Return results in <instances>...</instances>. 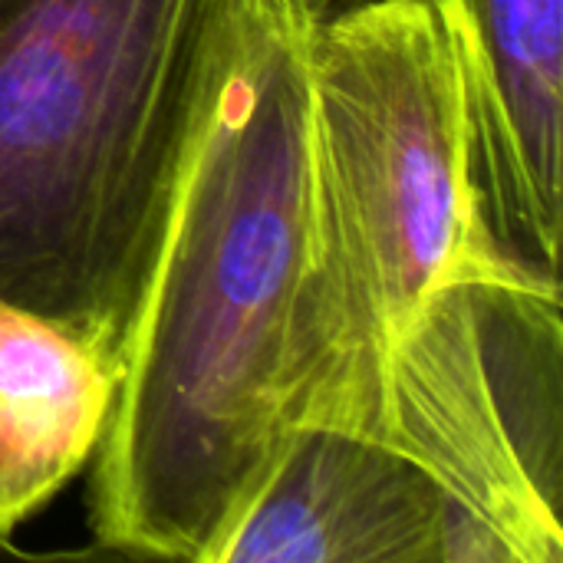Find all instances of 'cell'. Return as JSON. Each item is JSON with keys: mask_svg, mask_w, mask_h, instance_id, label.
Listing matches in <instances>:
<instances>
[{"mask_svg": "<svg viewBox=\"0 0 563 563\" xmlns=\"http://www.w3.org/2000/svg\"><path fill=\"white\" fill-rule=\"evenodd\" d=\"M445 492L402 452L303 429L218 563H452Z\"/></svg>", "mask_w": 563, "mask_h": 563, "instance_id": "obj_6", "label": "cell"}, {"mask_svg": "<svg viewBox=\"0 0 563 563\" xmlns=\"http://www.w3.org/2000/svg\"><path fill=\"white\" fill-rule=\"evenodd\" d=\"M119 376V353L0 300V541L89 468Z\"/></svg>", "mask_w": 563, "mask_h": 563, "instance_id": "obj_7", "label": "cell"}, {"mask_svg": "<svg viewBox=\"0 0 563 563\" xmlns=\"http://www.w3.org/2000/svg\"><path fill=\"white\" fill-rule=\"evenodd\" d=\"M238 0H0V300L122 356Z\"/></svg>", "mask_w": 563, "mask_h": 563, "instance_id": "obj_2", "label": "cell"}, {"mask_svg": "<svg viewBox=\"0 0 563 563\" xmlns=\"http://www.w3.org/2000/svg\"><path fill=\"white\" fill-rule=\"evenodd\" d=\"M310 92L323 201V383L310 429L383 442L396 340L488 234L445 13L432 0L323 7Z\"/></svg>", "mask_w": 563, "mask_h": 563, "instance_id": "obj_3", "label": "cell"}, {"mask_svg": "<svg viewBox=\"0 0 563 563\" xmlns=\"http://www.w3.org/2000/svg\"><path fill=\"white\" fill-rule=\"evenodd\" d=\"M472 188L501 251L561 277L563 0H455Z\"/></svg>", "mask_w": 563, "mask_h": 563, "instance_id": "obj_5", "label": "cell"}, {"mask_svg": "<svg viewBox=\"0 0 563 563\" xmlns=\"http://www.w3.org/2000/svg\"><path fill=\"white\" fill-rule=\"evenodd\" d=\"M327 0H238L89 462L86 525L132 561L218 563L323 383L310 40Z\"/></svg>", "mask_w": 563, "mask_h": 563, "instance_id": "obj_1", "label": "cell"}, {"mask_svg": "<svg viewBox=\"0 0 563 563\" xmlns=\"http://www.w3.org/2000/svg\"><path fill=\"white\" fill-rule=\"evenodd\" d=\"M442 13H445V20H449V13H452V7H455V0H432Z\"/></svg>", "mask_w": 563, "mask_h": 563, "instance_id": "obj_8", "label": "cell"}, {"mask_svg": "<svg viewBox=\"0 0 563 563\" xmlns=\"http://www.w3.org/2000/svg\"><path fill=\"white\" fill-rule=\"evenodd\" d=\"M561 277L482 234L396 340L383 445L445 492L452 563H561Z\"/></svg>", "mask_w": 563, "mask_h": 563, "instance_id": "obj_4", "label": "cell"}]
</instances>
